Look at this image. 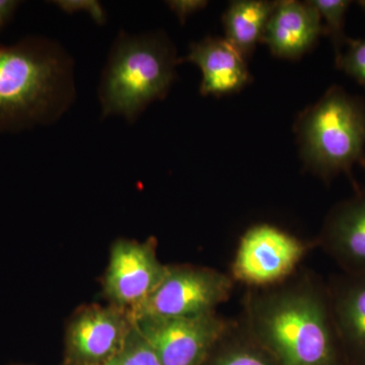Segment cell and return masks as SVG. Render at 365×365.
<instances>
[{
    "instance_id": "cell-15",
    "label": "cell",
    "mask_w": 365,
    "mask_h": 365,
    "mask_svg": "<svg viewBox=\"0 0 365 365\" xmlns=\"http://www.w3.org/2000/svg\"><path fill=\"white\" fill-rule=\"evenodd\" d=\"M311 2L318 9L322 21H325L324 34L332 41L337 62L342 56L343 48L350 39L345 34V21L352 2L349 0H311Z\"/></svg>"
},
{
    "instance_id": "cell-16",
    "label": "cell",
    "mask_w": 365,
    "mask_h": 365,
    "mask_svg": "<svg viewBox=\"0 0 365 365\" xmlns=\"http://www.w3.org/2000/svg\"><path fill=\"white\" fill-rule=\"evenodd\" d=\"M106 365H162L135 323L119 352Z\"/></svg>"
},
{
    "instance_id": "cell-23",
    "label": "cell",
    "mask_w": 365,
    "mask_h": 365,
    "mask_svg": "<svg viewBox=\"0 0 365 365\" xmlns=\"http://www.w3.org/2000/svg\"><path fill=\"white\" fill-rule=\"evenodd\" d=\"M361 163L362 167H364V169H365V157H364V160H362V162H361V163Z\"/></svg>"
},
{
    "instance_id": "cell-8",
    "label": "cell",
    "mask_w": 365,
    "mask_h": 365,
    "mask_svg": "<svg viewBox=\"0 0 365 365\" xmlns=\"http://www.w3.org/2000/svg\"><path fill=\"white\" fill-rule=\"evenodd\" d=\"M162 365H199L225 332L215 314L190 318L133 319Z\"/></svg>"
},
{
    "instance_id": "cell-3",
    "label": "cell",
    "mask_w": 365,
    "mask_h": 365,
    "mask_svg": "<svg viewBox=\"0 0 365 365\" xmlns=\"http://www.w3.org/2000/svg\"><path fill=\"white\" fill-rule=\"evenodd\" d=\"M255 332L282 365H333L335 343L325 302L314 292H282L254 309Z\"/></svg>"
},
{
    "instance_id": "cell-18",
    "label": "cell",
    "mask_w": 365,
    "mask_h": 365,
    "mask_svg": "<svg viewBox=\"0 0 365 365\" xmlns=\"http://www.w3.org/2000/svg\"><path fill=\"white\" fill-rule=\"evenodd\" d=\"M57 4L66 13L73 14L76 11H86L90 14L91 19L96 23L103 25L107 21L104 7L98 1H91V0H64V1H56Z\"/></svg>"
},
{
    "instance_id": "cell-12",
    "label": "cell",
    "mask_w": 365,
    "mask_h": 365,
    "mask_svg": "<svg viewBox=\"0 0 365 365\" xmlns=\"http://www.w3.org/2000/svg\"><path fill=\"white\" fill-rule=\"evenodd\" d=\"M324 241L336 259L353 274L365 273V193L333 209Z\"/></svg>"
},
{
    "instance_id": "cell-14",
    "label": "cell",
    "mask_w": 365,
    "mask_h": 365,
    "mask_svg": "<svg viewBox=\"0 0 365 365\" xmlns=\"http://www.w3.org/2000/svg\"><path fill=\"white\" fill-rule=\"evenodd\" d=\"M336 323L350 344L365 349V273L354 274L341 288L335 304Z\"/></svg>"
},
{
    "instance_id": "cell-10",
    "label": "cell",
    "mask_w": 365,
    "mask_h": 365,
    "mask_svg": "<svg viewBox=\"0 0 365 365\" xmlns=\"http://www.w3.org/2000/svg\"><path fill=\"white\" fill-rule=\"evenodd\" d=\"M324 34L323 21L311 1H278L261 42L280 58L297 59Z\"/></svg>"
},
{
    "instance_id": "cell-20",
    "label": "cell",
    "mask_w": 365,
    "mask_h": 365,
    "mask_svg": "<svg viewBox=\"0 0 365 365\" xmlns=\"http://www.w3.org/2000/svg\"><path fill=\"white\" fill-rule=\"evenodd\" d=\"M216 365H269L265 359L256 353L239 350L228 353L218 360Z\"/></svg>"
},
{
    "instance_id": "cell-6",
    "label": "cell",
    "mask_w": 365,
    "mask_h": 365,
    "mask_svg": "<svg viewBox=\"0 0 365 365\" xmlns=\"http://www.w3.org/2000/svg\"><path fill=\"white\" fill-rule=\"evenodd\" d=\"M232 283L212 269L169 266L160 284L132 318H190L212 314L227 299Z\"/></svg>"
},
{
    "instance_id": "cell-22",
    "label": "cell",
    "mask_w": 365,
    "mask_h": 365,
    "mask_svg": "<svg viewBox=\"0 0 365 365\" xmlns=\"http://www.w3.org/2000/svg\"><path fill=\"white\" fill-rule=\"evenodd\" d=\"M359 4L360 7H361L362 9L365 11V0H362V1H359Z\"/></svg>"
},
{
    "instance_id": "cell-7",
    "label": "cell",
    "mask_w": 365,
    "mask_h": 365,
    "mask_svg": "<svg viewBox=\"0 0 365 365\" xmlns=\"http://www.w3.org/2000/svg\"><path fill=\"white\" fill-rule=\"evenodd\" d=\"M131 314L108 304L78 307L66 328V362L106 365L119 352L130 333Z\"/></svg>"
},
{
    "instance_id": "cell-24",
    "label": "cell",
    "mask_w": 365,
    "mask_h": 365,
    "mask_svg": "<svg viewBox=\"0 0 365 365\" xmlns=\"http://www.w3.org/2000/svg\"><path fill=\"white\" fill-rule=\"evenodd\" d=\"M63 365H88V364H64Z\"/></svg>"
},
{
    "instance_id": "cell-13",
    "label": "cell",
    "mask_w": 365,
    "mask_h": 365,
    "mask_svg": "<svg viewBox=\"0 0 365 365\" xmlns=\"http://www.w3.org/2000/svg\"><path fill=\"white\" fill-rule=\"evenodd\" d=\"M278 1L237 0L230 2L223 16L225 39L245 58L254 52L261 42L264 31Z\"/></svg>"
},
{
    "instance_id": "cell-4",
    "label": "cell",
    "mask_w": 365,
    "mask_h": 365,
    "mask_svg": "<svg viewBox=\"0 0 365 365\" xmlns=\"http://www.w3.org/2000/svg\"><path fill=\"white\" fill-rule=\"evenodd\" d=\"M295 126L302 160L325 179L348 174L365 157V102L339 86H331Z\"/></svg>"
},
{
    "instance_id": "cell-21",
    "label": "cell",
    "mask_w": 365,
    "mask_h": 365,
    "mask_svg": "<svg viewBox=\"0 0 365 365\" xmlns=\"http://www.w3.org/2000/svg\"><path fill=\"white\" fill-rule=\"evenodd\" d=\"M19 6L20 1L16 0H0V32L11 20Z\"/></svg>"
},
{
    "instance_id": "cell-5",
    "label": "cell",
    "mask_w": 365,
    "mask_h": 365,
    "mask_svg": "<svg viewBox=\"0 0 365 365\" xmlns=\"http://www.w3.org/2000/svg\"><path fill=\"white\" fill-rule=\"evenodd\" d=\"M169 266L158 260L157 240L118 239L110 249L103 277V294L109 304L136 313L160 284Z\"/></svg>"
},
{
    "instance_id": "cell-11",
    "label": "cell",
    "mask_w": 365,
    "mask_h": 365,
    "mask_svg": "<svg viewBox=\"0 0 365 365\" xmlns=\"http://www.w3.org/2000/svg\"><path fill=\"white\" fill-rule=\"evenodd\" d=\"M182 61L200 68L203 96L237 93L250 81L246 58L225 38L207 37L193 43Z\"/></svg>"
},
{
    "instance_id": "cell-19",
    "label": "cell",
    "mask_w": 365,
    "mask_h": 365,
    "mask_svg": "<svg viewBox=\"0 0 365 365\" xmlns=\"http://www.w3.org/2000/svg\"><path fill=\"white\" fill-rule=\"evenodd\" d=\"M167 4L176 14L179 21L184 24L189 16L207 6L208 1H204V0H172V1H168Z\"/></svg>"
},
{
    "instance_id": "cell-2",
    "label": "cell",
    "mask_w": 365,
    "mask_h": 365,
    "mask_svg": "<svg viewBox=\"0 0 365 365\" xmlns=\"http://www.w3.org/2000/svg\"><path fill=\"white\" fill-rule=\"evenodd\" d=\"M177 64L176 50L165 34L121 31L98 86L102 117L121 116L134 123L148 106L168 95Z\"/></svg>"
},
{
    "instance_id": "cell-17",
    "label": "cell",
    "mask_w": 365,
    "mask_h": 365,
    "mask_svg": "<svg viewBox=\"0 0 365 365\" xmlns=\"http://www.w3.org/2000/svg\"><path fill=\"white\" fill-rule=\"evenodd\" d=\"M336 66L365 88V39H349Z\"/></svg>"
},
{
    "instance_id": "cell-9",
    "label": "cell",
    "mask_w": 365,
    "mask_h": 365,
    "mask_svg": "<svg viewBox=\"0 0 365 365\" xmlns=\"http://www.w3.org/2000/svg\"><path fill=\"white\" fill-rule=\"evenodd\" d=\"M306 252L299 240L271 225L252 227L242 237L232 272L249 284H270L287 277Z\"/></svg>"
},
{
    "instance_id": "cell-1",
    "label": "cell",
    "mask_w": 365,
    "mask_h": 365,
    "mask_svg": "<svg viewBox=\"0 0 365 365\" xmlns=\"http://www.w3.org/2000/svg\"><path fill=\"white\" fill-rule=\"evenodd\" d=\"M73 61L42 37L0 44V135L54 123L76 97Z\"/></svg>"
}]
</instances>
